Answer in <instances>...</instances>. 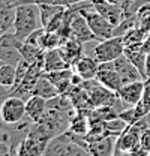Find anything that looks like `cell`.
I'll return each instance as SVG.
<instances>
[{
  "label": "cell",
  "instance_id": "d6a6232c",
  "mask_svg": "<svg viewBox=\"0 0 150 156\" xmlns=\"http://www.w3.org/2000/svg\"><path fill=\"white\" fill-rule=\"evenodd\" d=\"M11 95V89H8V87H3V86H0V105H2V102L6 99V98Z\"/></svg>",
  "mask_w": 150,
  "mask_h": 156
},
{
  "label": "cell",
  "instance_id": "4dcf8cb0",
  "mask_svg": "<svg viewBox=\"0 0 150 156\" xmlns=\"http://www.w3.org/2000/svg\"><path fill=\"white\" fill-rule=\"evenodd\" d=\"M149 153V150H146L141 144H137L131 152H128V156H147Z\"/></svg>",
  "mask_w": 150,
  "mask_h": 156
},
{
  "label": "cell",
  "instance_id": "d4e9b609",
  "mask_svg": "<svg viewBox=\"0 0 150 156\" xmlns=\"http://www.w3.org/2000/svg\"><path fill=\"white\" fill-rule=\"evenodd\" d=\"M15 11L17 8L14 6H6L3 3H0V24L3 27H6L8 30L12 27L14 20H15Z\"/></svg>",
  "mask_w": 150,
  "mask_h": 156
},
{
  "label": "cell",
  "instance_id": "e575fe53",
  "mask_svg": "<svg viewBox=\"0 0 150 156\" xmlns=\"http://www.w3.org/2000/svg\"><path fill=\"white\" fill-rule=\"evenodd\" d=\"M107 2H110V3H112V5L123 6V9H125V2H126V0H107Z\"/></svg>",
  "mask_w": 150,
  "mask_h": 156
},
{
  "label": "cell",
  "instance_id": "30bf717a",
  "mask_svg": "<svg viewBox=\"0 0 150 156\" xmlns=\"http://www.w3.org/2000/svg\"><path fill=\"white\" fill-rule=\"evenodd\" d=\"M74 143V138L68 131L63 134H59L48 141L42 156H65Z\"/></svg>",
  "mask_w": 150,
  "mask_h": 156
},
{
  "label": "cell",
  "instance_id": "ab89813d",
  "mask_svg": "<svg viewBox=\"0 0 150 156\" xmlns=\"http://www.w3.org/2000/svg\"><path fill=\"white\" fill-rule=\"evenodd\" d=\"M144 119H146V122H147V123L150 125V111H149V114H147V116L144 117Z\"/></svg>",
  "mask_w": 150,
  "mask_h": 156
},
{
  "label": "cell",
  "instance_id": "3957f363",
  "mask_svg": "<svg viewBox=\"0 0 150 156\" xmlns=\"http://www.w3.org/2000/svg\"><path fill=\"white\" fill-rule=\"evenodd\" d=\"M125 54V41L123 36H112V38L99 41L93 48V57L99 63L114 62L116 58Z\"/></svg>",
  "mask_w": 150,
  "mask_h": 156
},
{
  "label": "cell",
  "instance_id": "d590c367",
  "mask_svg": "<svg viewBox=\"0 0 150 156\" xmlns=\"http://www.w3.org/2000/svg\"><path fill=\"white\" fill-rule=\"evenodd\" d=\"M132 2H134V0H126V2H125V11H126V14H128V12H129V9H131Z\"/></svg>",
  "mask_w": 150,
  "mask_h": 156
},
{
  "label": "cell",
  "instance_id": "603a6c76",
  "mask_svg": "<svg viewBox=\"0 0 150 156\" xmlns=\"http://www.w3.org/2000/svg\"><path fill=\"white\" fill-rule=\"evenodd\" d=\"M150 111V77L144 80V92L141 101L135 105V113L138 119H144Z\"/></svg>",
  "mask_w": 150,
  "mask_h": 156
},
{
  "label": "cell",
  "instance_id": "7402d4cb",
  "mask_svg": "<svg viewBox=\"0 0 150 156\" xmlns=\"http://www.w3.org/2000/svg\"><path fill=\"white\" fill-rule=\"evenodd\" d=\"M17 80V66L9 65V63H2L0 65V86L12 89Z\"/></svg>",
  "mask_w": 150,
  "mask_h": 156
},
{
  "label": "cell",
  "instance_id": "f35d334b",
  "mask_svg": "<svg viewBox=\"0 0 150 156\" xmlns=\"http://www.w3.org/2000/svg\"><path fill=\"white\" fill-rule=\"evenodd\" d=\"M112 156H123V152H120L117 147H116V150H114V153H112Z\"/></svg>",
  "mask_w": 150,
  "mask_h": 156
},
{
  "label": "cell",
  "instance_id": "8d00e7d4",
  "mask_svg": "<svg viewBox=\"0 0 150 156\" xmlns=\"http://www.w3.org/2000/svg\"><path fill=\"white\" fill-rule=\"evenodd\" d=\"M69 2V6H72V5H78V3H83L84 0H68Z\"/></svg>",
  "mask_w": 150,
  "mask_h": 156
},
{
  "label": "cell",
  "instance_id": "9a60e30c",
  "mask_svg": "<svg viewBox=\"0 0 150 156\" xmlns=\"http://www.w3.org/2000/svg\"><path fill=\"white\" fill-rule=\"evenodd\" d=\"M75 74H78L83 80H92L96 78V74L99 71V62L95 57L89 56H83L74 66H72Z\"/></svg>",
  "mask_w": 150,
  "mask_h": 156
},
{
  "label": "cell",
  "instance_id": "4316f807",
  "mask_svg": "<svg viewBox=\"0 0 150 156\" xmlns=\"http://www.w3.org/2000/svg\"><path fill=\"white\" fill-rule=\"evenodd\" d=\"M44 33H45V27H39V29H36L35 32H32V33L26 38L24 42H27V44H33V45L41 47V41H42Z\"/></svg>",
  "mask_w": 150,
  "mask_h": 156
},
{
  "label": "cell",
  "instance_id": "2e32d148",
  "mask_svg": "<svg viewBox=\"0 0 150 156\" xmlns=\"http://www.w3.org/2000/svg\"><path fill=\"white\" fill-rule=\"evenodd\" d=\"M45 111H47V99L30 95V98L26 101V114L33 123L41 122Z\"/></svg>",
  "mask_w": 150,
  "mask_h": 156
},
{
  "label": "cell",
  "instance_id": "44dd1931",
  "mask_svg": "<svg viewBox=\"0 0 150 156\" xmlns=\"http://www.w3.org/2000/svg\"><path fill=\"white\" fill-rule=\"evenodd\" d=\"M66 8L65 6H56V5H39V14H41V23L42 27H47L59 14H62Z\"/></svg>",
  "mask_w": 150,
  "mask_h": 156
},
{
  "label": "cell",
  "instance_id": "8992f818",
  "mask_svg": "<svg viewBox=\"0 0 150 156\" xmlns=\"http://www.w3.org/2000/svg\"><path fill=\"white\" fill-rule=\"evenodd\" d=\"M71 38L80 41L81 44H86V42H90V41H98L96 36L93 35V32H92V29L89 27L87 20L84 18V15L78 9L71 20Z\"/></svg>",
  "mask_w": 150,
  "mask_h": 156
},
{
  "label": "cell",
  "instance_id": "ffe728a7",
  "mask_svg": "<svg viewBox=\"0 0 150 156\" xmlns=\"http://www.w3.org/2000/svg\"><path fill=\"white\" fill-rule=\"evenodd\" d=\"M44 53H45V50H42L41 47L33 45V44L23 42V45L20 47V54H21L23 60L29 62L30 65L36 63V62H41L44 58Z\"/></svg>",
  "mask_w": 150,
  "mask_h": 156
},
{
  "label": "cell",
  "instance_id": "5b68a950",
  "mask_svg": "<svg viewBox=\"0 0 150 156\" xmlns=\"http://www.w3.org/2000/svg\"><path fill=\"white\" fill-rule=\"evenodd\" d=\"M92 6L95 8V11H98L102 17L108 20L114 27H117L126 17V11L123 9V6L112 5L107 0H92Z\"/></svg>",
  "mask_w": 150,
  "mask_h": 156
},
{
  "label": "cell",
  "instance_id": "e0dca14e",
  "mask_svg": "<svg viewBox=\"0 0 150 156\" xmlns=\"http://www.w3.org/2000/svg\"><path fill=\"white\" fill-rule=\"evenodd\" d=\"M90 129V119L86 116V111H77L69 119L68 132L74 136H86Z\"/></svg>",
  "mask_w": 150,
  "mask_h": 156
},
{
  "label": "cell",
  "instance_id": "9c48e42d",
  "mask_svg": "<svg viewBox=\"0 0 150 156\" xmlns=\"http://www.w3.org/2000/svg\"><path fill=\"white\" fill-rule=\"evenodd\" d=\"M112 66H114V69L119 72V75L122 78L123 84L132 83V81H138V80H146V78L143 77V74L140 72V69H138L125 54L120 56L119 58H116V60L112 62Z\"/></svg>",
  "mask_w": 150,
  "mask_h": 156
},
{
  "label": "cell",
  "instance_id": "8fae6325",
  "mask_svg": "<svg viewBox=\"0 0 150 156\" xmlns=\"http://www.w3.org/2000/svg\"><path fill=\"white\" fill-rule=\"evenodd\" d=\"M116 141H117V136L105 135L93 141H87L86 149L90 152L92 156H112L116 150Z\"/></svg>",
  "mask_w": 150,
  "mask_h": 156
},
{
  "label": "cell",
  "instance_id": "7a4b0ae2",
  "mask_svg": "<svg viewBox=\"0 0 150 156\" xmlns=\"http://www.w3.org/2000/svg\"><path fill=\"white\" fill-rule=\"evenodd\" d=\"M72 6H75L84 15V18L89 23V27L92 29V32H93V35L96 36L98 41H104V39L114 36L116 27L105 17H102L98 11H95V8L92 6V2H90V5H87V3L80 5L78 3V5H72Z\"/></svg>",
  "mask_w": 150,
  "mask_h": 156
},
{
  "label": "cell",
  "instance_id": "7c38bea8",
  "mask_svg": "<svg viewBox=\"0 0 150 156\" xmlns=\"http://www.w3.org/2000/svg\"><path fill=\"white\" fill-rule=\"evenodd\" d=\"M89 96H90L93 108H96V107H112L116 102L120 101L116 92L110 90L108 87H105L102 84L95 87L93 90L89 93Z\"/></svg>",
  "mask_w": 150,
  "mask_h": 156
},
{
  "label": "cell",
  "instance_id": "f1b7e54d",
  "mask_svg": "<svg viewBox=\"0 0 150 156\" xmlns=\"http://www.w3.org/2000/svg\"><path fill=\"white\" fill-rule=\"evenodd\" d=\"M24 3H36V5H56V6H65L69 8L68 0H24Z\"/></svg>",
  "mask_w": 150,
  "mask_h": 156
},
{
  "label": "cell",
  "instance_id": "836d02e7",
  "mask_svg": "<svg viewBox=\"0 0 150 156\" xmlns=\"http://www.w3.org/2000/svg\"><path fill=\"white\" fill-rule=\"evenodd\" d=\"M9 140H11L9 134H8L6 131H3V129L0 128V143H9Z\"/></svg>",
  "mask_w": 150,
  "mask_h": 156
},
{
  "label": "cell",
  "instance_id": "83f0119b",
  "mask_svg": "<svg viewBox=\"0 0 150 156\" xmlns=\"http://www.w3.org/2000/svg\"><path fill=\"white\" fill-rule=\"evenodd\" d=\"M65 156H92L90 152L83 146V144H78V143H74L71 146V149L68 150V153Z\"/></svg>",
  "mask_w": 150,
  "mask_h": 156
},
{
  "label": "cell",
  "instance_id": "484cf974",
  "mask_svg": "<svg viewBox=\"0 0 150 156\" xmlns=\"http://www.w3.org/2000/svg\"><path fill=\"white\" fill-rule=\"evenodd\" d=\"M23 45V41L15 35V33H9L6 32L2 38H0V47H11V48H18Z\"/></svg>",
  "mask_w": 150,
  "mask_h": 156
},
{
  "label": "cell",
  "instance_id": "ba28073f",
  "mask_svg": "<svg viewBox=\"0 0 150 156\" xmlns=\"http://www.w3.org/2000/svg\"><path fill=\"white\" fill-rule=\"evenodd\" d=\"M143 92H144V80H138V81H132V83L123 84L120 87V90L117 92V96H119L120 102L123 105L135 107L141 101Z\"/></svg>",
  "mask_w": 150,
  "mask_h": 156
},
{
  "label": "cell",
  "instance_id": "5bb4252c",
  "mask_svg": "<svg viewBox=\"0 0 150 156\" xmlns=\"http://www.w3.org/2000/svg\"><path fill=\"white\" fill-rule=\"evenodd\" d=\"M48 143H42L33 136L26 135L23 141L17 144V156H42Z\"/></svg>",
  "mask_w": 150,
  "mask_h": 156
},
{
  "label": "cell",
  "instance_id": "4fadbf2b",
  "mask_svg": "<svg viewBox=\"0 0 150 156\" xmlns=\"http://www.w3.org/2000/svg\"><path fill=\"white\" fill-rule=\"evenodd\" d=\"M71 65L66 62L60 48H53V50H45L44 53V71L45 72H54L60 69H68Z\"/></svg>",
  "mask_w": 150,
  "mask_h": 156
},
{
  "label": "cell",
  "instance_id": "277c9868",
  "mask_svg": "<svg viewBox=\"0 0 150 156\" xmlns=\"http://www.w3.org/2000/svg\"><path fill=\"white\" fill-rule=\"evenodd\" d=\"M26 114V101L23 98L9 95L0 105V117L5 125H18Z\"/></svg>",
  "mask_w": 150,
  "mask_h": 156
},
{
  "label": "cell",
  "instance_id": "1f68e13d",
  "mask_svg": "<svg viewBox=\"0 0 150 156\" xmlns=\"http://www.w3.org/2000/svg\"><path fill=\"white\" fill-rule=\"evenodd\" d=\"M0 156H12L9 143H0Z\"/></svg>",
  "mask_w": 150,
  "mask_h": 156
},
{
  "label": "cell",
  "instance_id": "f546056e",
  "mask_svg": "<svg viewBox=\"0 0 150 156\" xmlns=\"http://www.w3.org/2000/svg\"><path fill=\"white\" fill-rule=\"evenodd\" d=\"M140 144L146 149V150H149L150 152V126L141 134V138H140Z\"/></svg>",
  "mask_w": 150,
  "mask_h": 156
},
{
  "label": "cell",
  "instance_id": "cb8c5ba5",
  "mask_svg": "<svg viewBox=\"0 0 150 156\" xmlns=\"http://www.w3.org/2000/svg\"><path fill=\"white\" fill-rule=\"evenodd\" d=\"M23 60L20 54L18 48H11V47H0V62L2 63H9L17 66L20 62Z\"/></svg>",
  "mask_w": 150,
  "mask_h": 156
},
{
  "label": "cell",
  "instance_id": "ac0fdd59",
  "mask_svg": "<svg viewBox=\"0 0 150 156\" xmlns=\"http://www.w3.org/2000/svg\"><path fill=\"white\" fill-rule=\"evenodd\" d=\"M32 95L41 96V98H44V99H47V101H51V99H54V98L59 96L60 93H59V90H57L56 84L48 78L47 74H44L42 77L38 80L36 84H35V87H33V90H32Z\"/></svg>",
  "mask_w": 150,
  "mask_h": 156
},
{
  "label": "cell",
  "instance_id": "d6986e66",
  "mask_svg": "<svg viewBox=\"0 0 150 156\" xmlns=\"http://www.w3.org/2000/svg\"><path fill=\"white\" fill-rule=\"evenodd\" d=\"M60 50H62L63 56L66 58V62L71 65V68L83 57V44L74 38L66 39L63 42V45L60 47Z\"/></svg>",
  "mask_w": 150,
  "mask_h": 156
},
{
  "label": "cell",
  "instance_id": "52a82bcc",
  "mask_svg": "<svg viewBox=\"0 0 150 156\" xmlns=\"http://www.w3.org/2000/svg\"><path fill=\"white\" fill-rule=\"evenodd\" d=\"M96 80H98L102 86L108 87L110 90L116 92V93H117V92L120 90V87L123 86V81H122L120 75H119V72L114 69L112 62L99 63V71H98V74H96Z\"/></svg>",
  "mask_w": 150,
  "mask_h": 156
},
{
  "label": "cell",
  "instance_id": "60d3db41",
  "mask_svg": "<svg viewBox=\"0 0 150 156\" xmlns=\"http://www.w3.org/2000/svg\"><path fill=\"white\" fill-rule=\"evenodd\" d=\"M147 156H150V153H149V155H147Z\"/></svg>",
  "mask_w": 150,
  "mask_h": 156
},
{
  "label": "cell",
  "instance_id": "b9f144b4",
  "mask_svg": "<svg viewBox=\"0 0 150 156\" xmlns=\"http://www.w3.org/2000/svg\"><path fill=\"white\" fill-rule=\"evenodd\" d=\"M0 65H2V62H0Z\"/></svg>",
  "mask_w": 150,
  "mask_h": 156
},
{
  "label": "cell",
  "instance_id": "6da1fadb",
  "mask_svg": "<svg viewBox=\"0 0 150 156\" xmlns=\"http://www.w3.org/2000/svg\"><path fill=\"white\" fill-rule=\"evenodd\" d=\"M39 27H42L39 5H36V3H21V5H18L17 11H15V20H14V24H12L14 33L24 42L26 38Z\"/></svg>",
  "mask_w": 150,
  "mask_h": 156
},
{
  "label": "cell",
  "instance_id": "74e56055",
  "mask_svg": "<svg viewBox=\"0 0 150 156\" xmlns=\"http://www.w3.org/2000/svg\"><path fill=\"white\" fill-rule=\"evenodd\" d=\"M6 32H8V29H6V27H3V26L0 24V38H2V36H3Z\"/></svg>",
  "mask_w": 150,
  "mask_h": 156
}]
</instances>
